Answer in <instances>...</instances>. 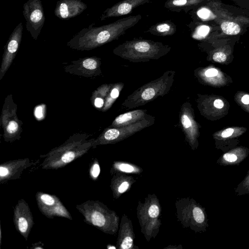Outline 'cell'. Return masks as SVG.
Here are the masks:
<instances>
[{"label": "cell", "instance_id": "8fae6325", "mask_svg": "<svg viewBox=\"0 0 249 249\" xmlns=\"http://www.w3.org/2000/svg\"><path fill=\"white\" fill-rule=\"evenodd\" d=\"M23 25L20 22L13 30L4 46L0 69V80L4 76L16 55L21 41Z\"/></svg>", "mask_w": 249, "mask_h": 249}, {"label": "cell", "instance_id": "8d00e7d4", "mask_svg": "<svg viewBox=\"0 0 249 249\" xmlns=\"http://www.w3.org/2000/svg\"><path fill=\"white\" fill-rule=\"evenodd\" d=\"M108 249H115V247H108Z\"/></svg>", "mask_w": 249, "mask_h": 249}, {"label": "cell", "instance_id": "ba28073f", "mask_svg": "<svg viewBox=\"0 0 249 249\" xmlns=\"http://www.w3.org/2000/svg\"><path fill=\"white\" fill-rule=\"evenodd\" d=\"M23 8L26 29L33 39L36 40L45 20L41 0H28Z\"/></svg>", "mask_w": 249, "mask_h": 249}, {"label": "cell", "instance_id": "7402d4cb", "mask_svg": "<svg viewBox=\"0 0 249 249\" xmlns=\"http://www.w3.org/2000/svg\"><path fill=\"white\" fill-rule=\"evenodd\" d=\"M123 87V83H118L113 85V87L111 88L108 93V96L105 101L103 110H106L110 107L115 100L119 97L120 92Z\"/></svg>", "mask_w": 249, "mask_h": 249}, {"label": "cell", "instance_id": "d6986e66", "mask_svg": "<svg viewBox=\"0 0 249 249\" xmlns=\"http://www.w3.org/2000/svg\"><path fill=\"white\" fill-rule=\"evenodd\" d=\"M209 0H166L164 8L172 12L186 14Z\"/></svg>", "mask_w": 249, "mask_h": 249}, {"label": "cell", "instance_id": "83f0119b", "mask_svg": "<svg viewBox=\"0 0 249 249\" xmlns=\"http://www.w3.org/2000/svg\"><path fill=\"white\" fill-rule=\"evenodd\" d=\"M133 245V239L131 237H126L123 241L121 247L122 249H128L131 248Z\"/></svg>", "mask_w": 249, "mask_h": 249}, {"label": "cell", "instance_id": "3957f363", "mask_svg": "<svg viewBox=\"0 0 249 249\" xmlns=\"http://www.w3.org/2000/svg\"><path fill=\"white\" fill-rule=\"evenodd\" d=\"M171 49L168 45L150 39L135 38L115 47L114 54L132 62L157 60L166 55Z\"/></svg>", "mask_w": 249, "mask_h": 249}, {"label": "cell", "instance_id": "f546056e", "mask_svg": "<svg viewBox=\"0 0 249 249\" xmlns=\"http://www.w3.org/2000/svg\"><path fill=\"white\" fill-rule=\"evenodd\" d=\"M223 158L225 160L230 162L235 161L237 159L236 155L231 153H226L224 154Z\"/></svg>", "mask_w": 249, "mask_h": 249}, {"label": "cell", "instance_id": "4316f807", "mask_svg": "<svg viewBox=\"0 0 249 249\" xmlns=\"http://www.w3.org/2000/svg\"><path fill=\"white\" fill-rule=\"evenodd\" d=\"M117 167L120 170L124 172L131 173L134 171V167L128 164L121 163L118 164Z\"/></svg>", "mask_w": 249, "mask_h": 249}, {"label": "cell", "instance_id": "6da1fadb", "mask_svg": "<svg viewBox=\"0 0 249 249\" xmlns=\"http://www.w3.org/2000/svg\"><path fill=\"white\" fill-rule=\"evenodd\" d=\"M140 14L129 16L99 27L92 23L75 34L67 42L70 48L78 51H89L101 46L124 35L142 19Z\"/></svg>", "mask_w": 249, "mask_h": 249}, {"label": "cell", "instance_id": "ffe728a7", "mask_svg": "<svg viewBox=\"0 0 249 249\" xmlns=\"http://www.w3.org/2000/svg\"><path fill=\"white\" fill-rule=\"evenodd\" d=\"M186 25L191 31L192 37L197 40L206 39L216 32V27H213L210 23L192 21Z\"/></svg>", "mask_w": 249, "mask_h": 249}, {"label": "cell", "instance_id": "4dcf8cb0", "mask_svg": "<svg viewBox=\"0 0 249 249\" xmlns=\"http://www.w3.org/2000/svg\"><path fill=\"white\" fill-rule=\"evenodd\" d=\"M218 73V71L216 69L214 68H211L207 70L205 72V75L208 77H211L216 76L217 75Z\"/></svg>", "mask_w": 249, "mask_h": 249}, {"label": "cell", "instance_id": "836d02e7", "mask_svg": "<svg viewBox=\"0 0 249 249\" xmlns=\"http://www.w3.org/2000/svg\"><path fill=\"white\" fill-rule=\"evenodd\" d=\"M214 106L217 108H222L224 107V103L221 99H216L213 103Z\"/></svg>", "mask_w": 249, "mask_h": 249}, {"label": "cell", "instance_id": "9a60e30c", "mask_svg": "<svg viewBox=\"0 0 249 249\" xmlns=\"http://www.w3.org/2000/svg\"><path fill=\"white\" fill-rule=\"evenodd\" d=\"M150 0H123L105 10L100 17L101 20L107 18L129 14L139 6L149 3Z\"/></svg>", "mask_w": 249, "mask_h": 249}, {"label": "cell", "instance_id": "d4e9b609", "mask_svg": "<svg viewBox=\"0 0 249 249\" xmlns=\"http://www.w3.org/2000/svg\"><path fill=\"white\" fill-rule=\"evenodd\" d=\"M213 60L217 62H223L227 59V56L225 53L222 52H215L213 55Z\"/></svg>", "mask_w": 249, "mask_h": 249}, {"label": "cell", "instance_id": "5bb4252c", "mask_svg": "<svg viewBox=\"0 0 249 249\" xmlns=\"http://www.w3.org/2000/svg\"><path fill=\"white\" fill-rule=\"evenodd\" d=\"M87 8L82 0H59L54 11L55 16L61 19H69L81 14Z\"/></svg>", "mask_w": 249, "mask_h": 249}, {"label": "cell", "instance_id": "7a4b0ae2", "mask_svg": "<svg viewBox=\"0 0 249 249\" xmlns=\"http://www.w3.org/2000/svg\"><path fill=\"white\" fill-rule=\"evenodd\" d=\"M87 134H75L65 142L52 149L46 154L41 166L43 169H58L85 154L92 147L94 139L88 140Z\"/></svg>", "mask_w": 249, "mask_h": 249}, {"label": "cell", "instance_id": "d6a6232c", "mask_svg": "<svg viewBox=\"0 0 249 249\" xmlns=\"http://www.w3.org/2000/svg\"><path fill=\"white\" fill-rule=\"evenodd\" d=\"M128 187L129 183L127 182H123L118 187V191L120 193H123L128 189Z\"/></svg>", "mask_w": 249, "mask_h": 249}, {"label": "cell", "instance_id": "9c48e42d", "mask_svg": "<svg viewBox=\"0 0 249 249\" xmlns=\"http://www.w3.org/2000/svg\"><path fill=\"white\" fill-rule=\"evenodd\" d=\"M36 199L40 211L47 217L72 219L71 213L56 196L38 191L36 194Z\"/></svg>", "mask_w": 249, "mask_h": 249}, {"label": "cell", "instance_id": "44dd1931", "mask_svg": "<svg viewBox=\"0 0 249 249\" xmlns=\"http://www.w3.org/2000/svg\"><path fill=\"white\" fill-rule=\"evenodd\" d=\"M177 32V26L171 20H167L150 26L144 33L160 36H171Z\"/></svg>", "mask_w": 249, "mask_h": 249}, {"label": "cell", "instance_id": "1f68e13d", "mask_svg": "<svg viewBox=\"0 0 249 249\" xmlns=\"http://www.w3.org/2000/svg\"><path fill=\"white\" fill-rule=\"evenodd\" d=\"M234 132V129L231 128H228L224 130L221 133V137L227 138L231 136Z\"/></svg>", "mask_w": 249, "mask_h": 249}, {"label": "cell", "instance_id": "30bf717a", "mask_svg": "<svg viewBox=\"0 0 249 249\" xmlns=\"http://www.w3.org/2000/svg\"><path fill=\"white\" fill-rule=\"evenodd\" d=\"M13 221L17 231L27 241L34 222L28 204L23 198L19 200L15 207Z\"/></svg>", "mask_w": 249, "mask_h": 249}, {"label": "cell", "instance_id": "8992f818", "mask_svg": "<svg viewBox=\"0 0 249 249\" xmlns=\"http://www.w3.org/2000/svg\"><path fill=\"white\" fill-rule=\"evenodd\" d=\"M155 118L150 117L134 124L120 127H108L95 139L92 148L97 145L116 142L125 138L154 124Z\"/></svg>", "mask_w": 249, "mask_h": 249}, {"label": "cell", "instance_id": "277c9868", "mask_svg": "<svg viewBox=\"0 0 249 249\" xmlns=\"http://www.w3.org/2000/svg\"><path fill=\"white\" fill-rule=\"evenodd\" d=\"M175 71H168L159 78L145 84L128 96L122 103L127 109L143 106L167 94L173 85Z\"/></svg>", "mask_w": 249, "mask_h": 249}, {"label": "cell", "instance_id": "ac0fdd59", "mask_svg": "<svg viewBox=\"0 0 249 249\" xmlns=\"http://www.w3.org/2000/svg\"><path fill=\"white\" fill-rule=\"evenodd\" d=\"M179 119L185 134L192 139L196 133V124L193 117L192 108L189 103L185 102L181 107Z\"/></svg>", "mask_w": 249, "mask_h": 249}, {"label": "cell", "instance_id": "f1b7e54d", "mask_svg": "<svg viewBox=\"0 0 249 249\" xmlns=\"http://www.w3.org/2000/svg\"><path fill=\"white\" fill-rule=\"evenodd\" d=\"M149 215L152 218L157 217L159 214V209L157 205H152L148 210Z\"/></svg>", "mask_w": 249, "mask_h": 249}, {"label": "cell", "instance_id": "d590c367", "mask_svg": "<svg viewBox=\"0 0 249 249\" xmlns=\"http://www.w3.org/2000/svg\"><path fill=\"white\" fill-rule=\"evenodd\" d=\"M0 245H1V238H2V237H2V236H1L2 232H1V227H0Z\"/></svg>", "mask_w": 249, "mask_h": 249}, {"label": "cell", "instance_id": "4fadbf2b", "mask_svg": "<svg viewBox=\"0 0 249 249\" xmlns=\"http://www.w3.org/2000/svg\"><path fill=\"white\" fill-rule=\"evenodd\" d=\"M32 163L28 158L9 160L0 165V182L5 183L9 180L17 179Z\"/></svg>", "mask_w": 249, "mask_h": 249}, {"label": "cell", "instance_id": "e575fe53", "mask_svg": "<svg viewBox=\"0 0 249 249\" xmlns=\"http://www.w3.org/2000/svg\"><path fill=\"white\" fill-rule=\"evenodd\" d=\"M241 101H242V103L244 104H246V105L249 104V95H248V94L244 95L242 97V98L241 99Z\"/></svg>", "mask_w": 249, "mask_h": 249}, {"label": "cell", "instance_id": "484cf974", "mask_svg": "<svg viewBox=\"0 0 249 249\" xmlns=\"http://www.w3.org/2000/svg\"><path fill=\"white\" fill-rule=\"evenodd\" d=\"M45 106L41 105L36 107L35 109V116L38 120L42 119L44 115Z\"/></svg>", "mask_w": 249, "mask_h": 249}, {"label": "cell", "instance_id": "52a82bcc", "mask_svg": "<svg viewBox=\"0 0 249 249\" xmlns=\"http://www.w3.org/2000/svg\"><path fill=\"white\" fill-rule=\"evenodd\" d=\"M17 105L9 95L5 100L1 116V124L3 128V138L7 142L19 140L22 131V122L17 116Z\"/></svg>", "mask_w": 249, "mask_h": 249}, {"label": "cell", "instance_id": "cb8c5ba5", "mask_svg": "<svg viewBox=\"0 0 249 249\" xmlns=\"http://www.w3.org/2000/svg\"><path fill=\"white\" fill-rule=\"evenodd\" d=\"M193 215L196 222L202 223L204 220V215L202 210L199 207H195L193 210Z\"/></svg>", "mask_w": 249, "mask_h": 249}, {"label": "cell", "instance_id": "2e32d148", "mask_svg": "<svg viewBox=\"0 0 249 249\" xmlns=\"http://www.w3.org/2000/svg\"><path fill=\"white\" fill-rule=\"evenodd\" d=\"M218 24L219 28L216 33L231 36L241 35L246 32L245 26L249 25V19L241 16H233L221 20Z\"/></svg>", "mask_w": 249, "mask_h": 249}, {"label": "cell", "instance_id": "5b68a950", "mask_svg": "<svg viewBox=\"0 0 249 249\" xmlns=\"http://www.w3.org/2000/svg\"><path fill=\"white\" fill-rule=\"evenodd\" d=\"M83 215L84 221L105 232L111 230L112 215L101 202L89 200L75 206Z\"/></svg>", "mask_w": 249, "mask_h": 249}, {"label": "cell", "instance_id": "603a6c76", "mask_svg": "<svg viewBox=\"0 0 249 249\" xmlns=\"http://www.w3.org/2000/svg\"><path fill=\"white\" fill-rule=\"evenodd\" d=\"M100 168L98 162L95 160L89 169V176L93 180H96L100 174Z\"/></svg>", "mask_w": 249, "mask_h": 249}, {"label": "cell", "instance_id": "7c38bea8", "mask_svg": "<svg viewBox=\"0 0 249 249\" xmlns=\"http://www.w3.org/2000/svg\"><path fill=\"white\" fill-rule=\"evenodd\" d=\"M101 60L97 57H87L73 61L65 67L67 72L85 77L96 76L100 75Z\"/></svg>", "mask_w": 249, "mask_h": 249}, {"label": "cell", "instance_id": "e0dca14e", "mask_svg": "<svg viewBox=\"0 0 249 249\" xmlns=\"http://www.w3.org/2000/svg\"><path fill=\"white\" fill-rule=\"evenodd\" d=\"M151 115L144 109H137L125 112L118 116L109 126L110 127H120L136 123Z\"/></svg>", "mask_w": 249, "mask_h": 249}]
</instances>
